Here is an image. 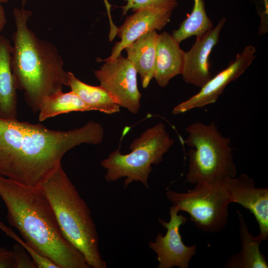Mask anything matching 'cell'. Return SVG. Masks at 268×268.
I'll return each mask as SVG.
<instances>
[{"label":"cell","instance_id":"obj_1","mask_svg":"<svg viewBox=\"0 0 268 268\" xmlns=\"http://www.w3.org/2000/svg\"><path fill=\"white\" fill-rule=\"evenodd\" d=\"M98 123L89 121L68 131L49 129L41 123L0 118V175L39 186L75 146L98 144L104 138Z\"/></svg>","mask_w":268,"mask_h":268},{"label":"cell","instance_id":"obj_2","mask_svg":"<svg viewBox=\"0 0 268 268\" xmlns=\"http://www.w3.org/2000/svg\"><path fill=\"white\" fill-rule=\"evenodd\" d=\"M0 197L8 223L39 254L59 268H90L83 254L65 238L47 196L40 186L0 175Z\"/></svg>","mask_w":268,"mask_h":268},{"label":"cell","instance_id":"obj_3","mask_svg":"<svg viewBox=\"0 0 268 268\" xmlns=\"http://www.w3.org/2000/svg\"><path fill=\"white\" fill-rule=\"evenodd\" d=\"M31 15L28 10L13 9L16 29L12 35L11 70L17 89L24 92L27 105L36 113L44 98L67 86L68 72L57 48L28 28Z\"/></svg>","mask_w":268,"mask_h":268},{"label":"cell","instance_id":"obj_4","mask_svg":"<svg viewBox=\"0 0 268 268\" xmlns=\"http://www.w3.org/2000/svg\"><path fill=\"white\" fill-rule=\"evenodd\" d=\"M50 201L63 235L92 268H107L90 211L61 163L39 186Z\"/></svg>","mask_w":268,"mask_h":268},{"label":"cell","instance_id":"obj_5","mask_svg":"<svg viewBox=\"0 0 268 268\" xmlns=\"http://www.w3.org/2000/svg\"><path fill=\"white\" fill-rule=\"evenodd\" d=\"M186 131L188 135L185 143L192 147L187 153V183L215 185L236 176L231 139L222 134L214 122L208 125L194 122Z\"/></svg>","mask_w":268,"mask_h":268},{"label":"cell","instance_id":"obj_6","mask_svg":"<svg viewBox=\"0 0 268 268\" xmlns=\"http://www.w3.org/2000/svg\"><path fill=\"white\" fill-rule=\"evenodd\" d=\"M174 143L163 123H159L147 129L132 141L130 153L123 154L116 149L101 161V165L107 171L106 181L112 182L126 178L125 189L134 181L140 182L148 188L151 165L161 162Z\"/></svg>","mask_w":268,"mask_h":268},{"label":"cell","instance_id":"obj_7","mask_svg":"<svg viewBox=\"0 0 268 268\" xmlns=\"http://www.w3.org/2000/svg\"><path fill=\"white\" fill-rule=\"evenodd\" d=\"M167 199L178 211H184L201 231L215 233L226 225L230 203L223 183L215 185H196L187 193L168 190Z\"/></svg>","mask_w":268,"mask_h":268},{"label":"cell","instance_id":"obj_8","mask_svg":"<svg viewBox=\"0 0 268 268\" xmlns=\"http://www.w3.org/2000/svg\"><path fill=\"white\" fill-rule=\"evenodd\" d=\"M100 85L106 89L121 107L134 114L140 107L141 93L136 80L137 72L132 63L121 54L106 61L94 71Z\"/></svg>","mask_w":268,"mask_h":268},{"label":"cell","instance_id":"obj_9","mask_svg":"<svg viewBox=\"0 0 268 268\" xmlns=\"http://www.w3.org/2000/svg\"><path fill=\"white\" fill-rule=\"evenodd\" d=\"M173 206L170 208V219L166 222L159 218L160 224L167 229L164 236L159 233L154 242H149V248L157 255L158 268H188L192 258L196 253V246H187L182 241L179 228L186 223L187 218L178 214Z\"/></svg>","mask_w":268,"mask_h":268},{"label":"cell","instance_id":"obj_10","mask_svg":"<svg viewBox=\"0 0 268 268\" xmlns=\"http://www.w3.org/2000/svg\"><path fill=\"white\" fill-rule=\"evenodd\" d=\"M256 49L249 45L240 53L228 67L211 77L200 91L177 106L172 110L174 115L180 114L196 108L204 107L215 103L227 85L240 76L256 57Z\"/></svg>","mask_w":268,"mask_h":268},{"label":"cell","instance_id":"obj_11","mask_svg":"<svg viewBox=\"0 0 268 268\" xmlns=\"http://www.w3.org/2000/svg\"><path fill=\"white\" fill-rule=\"evenodd\" d=\"M230 203H239L255 216L263 241L268 238V189L257 188L246 174L229 178L223 182Z\"/></svg>","mask_w":268,"mask_h":268},{"label":"cell","instance_id":"obj_12","mask_svg":"<svg viewBox=\"0 0 268 268\" xmlns=\"http://www.w3.org/2000/svg\"><path fill=\"white\" fill-rule=\"evenodd\" d=\"M226 21L225 18H222L214 28L197 37L191 49L185 52L181 74L186 83L201 88L211 78L209 56L218 42L220 32Z\"/></svg>","mask_w":268,"mask_h":268},{"label":"cell","instance_id":"obj_13","mask_svg":"<svg viewBox=\"0 0 268 268\" xmlns=\"http://www.w3.org/2000/svg\"><path fill=\"white\" fill-rule=\"evenodd\" d=\"M134 12L118 29L117 35L121 40L116 43L110 56L100 61L114 60L126 47L143 35L152 30H161L170 21L172 14V11L155 8L141 9Z\"/></svg>","mask_w":268,"mask_h":268},{"label":"cell","instance_id":"obj_14","mask_svg":"<svg viewBox=\"0 0 268 268\" xmlns=\"http://www.w3.org/2000/svg\"><path fill=\"white\" fill-rule=\"evenodd\" d=\"M185 52L167 32L158 34L153 77L160 87L167 85L174 76L183 71Z\"/></svg>","mask_w":268,"mask_h":268},{"label":"cell","instance_id":"obj_15","mask_svg":"<svg viewBox=\"0 0 268 268\" xmlns=\"http://www.w3.org/2000/svg\"><path fill=\"white\" fill-rule=\"evenodd\" d=\"M12 46L0 35V118L13 119L17 115V95L11 70Z\"/></svg>","mask_w":268,"mask_h":268},{"label":"cell","instance_id":"obj_16","mask_svg":"<svg viewBox=\"0 0 268 268\" xmlns=\"http://www.w3.org/2000/svg\"><path fill=\"white\" fill-rule=\"evenodd\" d=\"M158 35L156 30L151 31L124 49L128 54L127 58L139 73L144 88L153 78Z\"/></svg>","mask_w":268,"mask_h":268},{"label":"cell","instance_id":"obj_17","mask_svg":"<svg viewBox=\"0 0 268 268\" xmlns=\"http://www.w3.org/2000/svg\"><path fill=\"white\" fill-rule=\"evenodd\" d=\"M240 224L239 235L241 248L225 263V267L230 268H268L265 256L261 253L260 245L263 239L259 234L253 235L249 230L243 214L236 210Z\"/></svg>","mask_w":268,"mask_h":268},{"label":"cell","instance_id":"obj_18","mask_svg":"<svg viewBox=\"0 0 268 268\" xmlns=\"http://www.w3.org/2000/svg\"><path fill=\"white\" fill-rule=\"evenodd\" d=\"M68 86L90 108L91 111H98L108 114L120 111V105L103 87L86 84L68 72Z\"/></svg>","mask_w":268,"mask_h":268},{"label":"cell","instance_id":"obj_19","mask_svg":"<svg viewBox=\"0 0 268 268\" xmlns=\"http://www.w3.org/2000/svg\"><path fill=\"white\" fill-rule=\"evenodd\" d=\"M91 111L89 106L75 93L58 91L44 98L41 103L38 120L43 122L56 116L75 111Z\"/></svg>","mask_w":268,"mask_h":268},{"label":"cell","instance_id":"obj_20","mask_svg":"<svg viewBox=\"0 0 268 268\" xmlns=\"http://www.w3.org/2000/svg\"><path fill=\"white\" fill-rule=\"evenodd\" d=\"M194 1L191 13L182 22L177 30L172 31V38L179 44L193 36H200L213 28L212 22L205 10L204 0Z\"/></svg>","mask_w":268,"mask_h":268},{"label":"cell","instance_id":"obj_21","mask_svg":"<svg viewBox=\"0 0 268 268\" xmlns=\"http://www.w3.org/2000/svg\"><path fill=\"white\" fill-rule=\"evenodd\" d=\"M126 4L122 7V15L132 9L136 11L144 8H155L172 11L178 5L176 0H124Z\"/></svg>","mask_w":268,"mask_h":268},{"label":"cell","instance_id":"obj_22","mask_svg":"<svg viewBox=\"0 0 268 268\" xmlns=\"http://www.w3.org/2000/svg\"><path fill=\"white\" fill-rule=\"evenodd\" d=\"M0 228L4 231L7 235L14 239L17 243L23 247L30 255L33 261L36 263L37 268H59L53 261L39 254L23 239L22 240L20 238L11 228L5 226L2 223H0Z\"/></svg>","mask_w":268,"mask_h":268},{"label":"cell","instance_id":"obj_23","mask_svg":"<svg viewBox=\"0 0 268 268\" xmlns=\"http://www.w3.org/2000/svg\"><path fill=\"white\" fill-rule=\"evenodd\" d=\"M15 261V268H36L30 255L19 243L13 245L12 250Z\"/></svg>","mask_w":268,"mask_h":268},{"label":"cell","instance_id":"obj_24","mask_svg":"<svg viewBox=\"0 0 268 268\" xmlns=\"http://www.w3.org/2000/svg\"><path fill=\"white\" fill-rule=\"evenodd\" d=\"M0 268H15V261L12 251L0 246Z\"/></svg>","mask_w":268,"mask_h":268},{"label":"cell","instance_id":"obj_25","mask_svg":"<svg viewBox=\"0 0 268 268\" xmlns=\"http://www.w3.org/2000/svg\"><path fill=\"white\" fill-rule=\"evenodd\" d=\"M103 0L106 5V7L107 8V13H108V17L109 19L110 27V31L111 32L115 31L117 30V27L114 24L112 19V17L111 15V12H110L111 5L110 4V3H109L107 0Z\"/></svg>","mask_w":268,"mask_h":268},{"label":"cell","instance_id":"obj_26","mask_svg":"<svg viewBox=\"0 0 268 268\" xmlns=\"http://www.w3.org/2000/svg\"><path fill=\"white\" fill-rule=\"evenodd\" d=\"M6 23V19L3 6L0 3V32L3 29Z\"/></svg>","mask_w":268,"mask_h":268},{"label":"cell","instance_id":"obj_27","mask_svg":"<svg viewBox=\"0 0 268 268\" xmlns=\"http://www.w3.org/2000/svg\"><path fill=\"white\" fill-rule=\"evenodd\" d=\"M27 0H21L22 1V6L23 7L25 4H26V1H27Z\"/></svg>","mask_w":268,"mask_h":268},{"label":"cell","instance_id":"obj_28","mask_svg":"<svg viewBox=\"0 0 268 268\" xmlns=\"http://www.w3.org/2000/svg\"><path fill=\"white\" fill-rule=\"evenodd\" d=\"M9 0H0V3H6Z\"/></svg>","mask_w":268,"mask_h":268}]
</instances>
